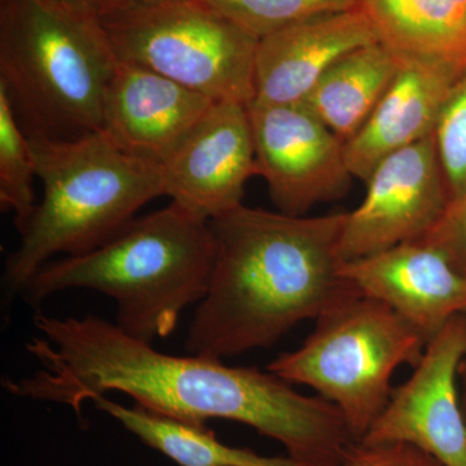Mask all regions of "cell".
<instances>
[{
    "instance_id": "10",
    "label": "cell",
    "mask_w": 466,
    "mask_h": 466,
    "mask_svg": "<svg viewBox=\"0 0 466 466\" xmlns=\"http://www.w3.org/2000/svg\"><path fill=\"white\" fill-rule=\"evenodd\" d=\"M465 355L462 314L428 343L413 375L392 390L388 406L360 441H404L443 466H466V420L458 389Z\"/></svg>"
},
{
    "instance_id": "25",
    "label": "cell",
    "mask_w": 466,
    "mask_h": 466,
    "mask_svg": "<svg viewBox=\"0 0 466 466\" xmlns=\"http://www.w3.org/2000/svg\"><path fill=\"white\" fill-rule=\"evenodd\" d=\"M459 376L461 377V392H460V400H461L462 412L466 420V355L460 366Z\"/></svg>"
},
{
    "instance_id": "13",
    "label": "cell",
    "mask_w": 466,
    "mask_h": 466,
    "mask_svg": "<svg viewBox=\"0 0 466 466\" xmlns=\"http://www.w3.org/2000/svg\"><path fill=\"white\" fill-rule=\"evenodd\" d=\"M214 101L119 60L106 91L103 131L116 147L164 167Z\"/></svg>"
},
{
    "instance_id": "24",
    "label": "cell",
    "mask_w": 466,
    "mask_h": 466,
    "mask_svg": "<svg viewBox=\"0 0 466 466\" xmlns=\"http://www.w3.org/2000/svg\"><path fill=\"white\" fill-rule=\"evenodd\" d=\"M66 2L101 18L106 15L112 14L116 9L124 7L128 3L134 2V0H66Z\"/></svg>"
},
{
    "instance_id": "7",
    "label": "cell",
    "mask_w": 466,
    "mask_h": 466,
    "mask_svg": "<svg viewBox=\"0 0 466 466\" xmlns=\"http://www.w3.org/2000/svg\"><path fill=\"white\" fill-rule=\"evenodd\" d=\"M100 20L119 60L214 103L253 100L259 39L205 0H134Z\"/></svg>"
},
{
    "instance_id": "16",
    "label": "cell",
    "mask_w": 466,
    "mask_h": 466,
    "mask_svg": "<svg viewBox=\"0 0 466 466\" xmlns=\"http://www.w3.org/2000/svg\"><path fill=\"white\" fill-rule=\"evenodd\" d=\"M379 43L403 61L466 73V0H360Z\"/></svg>"
},
{
    "instance_id": "6",
    "label": "cell",
    "mask_w": 466,
    "mask_h": 466,
    "mask_svg": "<svg viewBox=\"0 0 466 466\" xmlns=\"http://www.w3.org/2000/svg\"><path fill=\"white\" fill-rule=\"evenodd\" d=\"M426 346L394 309L360 296L319 318L302 346L284 352L267 370L333 403L360 441L390 400L395 370L404 364L415 368Z\"/></svg>"
},
{
    "instance_id": "8",
    "label": "cell",
    "mask_w": 466,
    "mask_h": 466,
    "mask_svg": "<svg viewBox=\"0 0 466 466\" xmlns=\"http://www.w3.org/2000/svg\"><path fill=\"white\" fill-rule=\"evenodd\" d=\"M366 183V198L348 213L339 238L342 262L421 240L450 204L434 134L383 159Z\"/></svg>"
},
{
    "instance_id": "14",
    "label": "cell",
    "mask_w": 466,
    "mask_h": 466,
    "mask_svg": "<svg viewBox=\"0 0 466 466\" xmlns=\"http://www.w3.org/2000/svg\"><path fill=\"white\" fill-rule=\"evenodd\" d=\"M379 43L360 7L294 24L259 39L254 60V97L268 106H294L343 56Z\"/></svg>"
},
{
    "instance_id": "3",
    "label": "cell",
    "mask_w": 466,
    "mask_h": 466,
    "mask_svg": "<svg viewBox=\"0 0 466 466\" xmlns=\"http://www.w3.org/2000/svg\"><path fill=\"white\" fill-rule=\"evenodd\" d=\"M214 259L210 220L171 201L161 210L135 218L90 253L51 260L20 297L36 309L60 291H99L115 300L119 329L152 343L170 336L184 309L204 299Z\"/></svg>"
},
{
    "instance_id": "12",
    "label": "cell",
    "mask_w": 466,
    "mask_h": 466,
    "mask_svg": "<svg viewBox=\"0 0 466 466\" xmlns=\"http://www.w3.org/2000/svg\"><path fill=\"white\" fill-rule=\"evenodd\" d=\"M341 274L361 296L394 309L426 343L453 318L466 314V276L421 241L343 262Z\"/></svg>"
},
{
    "instance_id": "22",
    "label": "cell",
    "mask_w": 466,
    "mask_h": 466,
    "mask_svg": "<svg viewBox=\"0 0 466 466\" xmlns=\"http://www.w3.org/2000/svg\"><path fill=\"white\" fill-rule=\"evenodd\" d=\"M339 466H443L433 456L404 441H355Z\"/></svg>"
},
{
    "instance_id": "17",
    "label": "cell",
    "mask_w": 466,
    "mask_h": 466,
    "mask_svg": "<svg viewBox=\"0 0 466 466\" xmlns=\"http://www.w3.org/2000/svg\"><path fill=\"white\" fill-rule=\"evenodd\" d=\"M400 69V58L381 43L350 52L303 101L343 143L363 127Z\"/></svg>"
},
{
    "instance_id": "2",
    "label": "cell",
    "mask_w": 466,
    "mask_h": 466,
    "mask_svg": "<svg viewBox=\"0 0 466 466\" xmlns=\"http://www.w3.org/2000/svg\"><path fill=\"white\" fill-rule=\"evenodd\" d=\"M346 217H294L240 205L211 219L216 259L187 351L223 360L269 348L302 321L360 297L341 274Z\"/></svg>"
},
{
    "instance_id": "18",
    "label": "cell",
    "mask_w": 466,
    "mask_h": 466,
    "mask_svg": "<svg viewBox=\"0 0 466 466\" xmlns=\"http://www.w3.org/2000/svg\"><path fill=\"white\" fill-rule=\"evenodd\" d=\"M150 449L179 466H303L285 456H263L254 451L227 446L208 426H195L158 415L135 404L125 407L106 395L92 400Z\"/></svg>"
},
{
    "instance_id": "4",
    "label": "cell",
    "mask_w": 466,
    "mask_h": 466,
    "mask_svg": "<svg viewBox=\"0 0 466 466\" xmlns=\"http://www.w3.org/2000/svg\"><path fill=\"white\" fill-rule=\"evenodd\" d=\"M29 144L43 195L5 260V303L55 256L103 247L144 205L167 196L164 167L125 152L103 130L70 140L29 137Z\"/></svg>"
},
{
    "instance_id": "15",
    "label": "cell",
    "mask_w": 466,
    "mask_h": 466,
    "mask_svg": "<svg viewBox=\"0 0 466 466\" xmlns=\"http://www.w3.org/2000/svg\"><path fill=\"white\" fill-rule=\"evenodd\" d=\"M461 76L403 61L394 81L363 127L345 143L352 177L367 182L389 156L434 134L441 110Z\"/></svg>"
},
{
    "instance_id": "21",
    "label": "cell",
    "mask_w": 466,
    "mask_h": 466,
    "mask_svg": "<svg viewBox=\"0 0 466 466\" xmlns=\"http://www.w3.org/2000/svg\"><path fill=\"white\" fill-rule=\"evenodd\" d=\"M434 140L451 202L466 192V73L441 110Z\"/></svg>"
},
{
    "instance_id": "5",
    "label": "cell",
    "mask_w": 466,
    "mask_h": 466,
    "mask_svg": "<svg viewBox=\"0 0 466 466\" xmlns=\"http://www.w3.org/2000/svg\"><path fill=\"white\" fill-rule=\"evenodd\" d=\"M118 63L99 17L66 0H2L0 88L27 137L103 130Z\"/></svg>"
},
{
    "instance_id": "11",
    "label": "cell",
    "mask_w": 466,
    "mask_h": 466,
    "mask_svg": "<svg viewBox=\"0 0 466 466\" xmlns=\"http://www.w3.org/2000/svg\"><path fill=\"white\" fill-rule=\"evenodd\" d=\"M167 196L202 219L242 205L258 175L248 104L214 103L164 165Z\"/></svg>"
},
{
    "instance_id": "20",
    "label": "cell",
    "mask_w": 466,
    "mask_h": 466,
    "mask_svg": "<svg viewBox=\"0 0 466 466\" xmlns=\"http://www.w3.org/2000/svg\"><path fill=\"white\" fill-rule=\"evenodd\" d=\"M211 7L262 39L294 24L359 7L360 0H205Z\"/></svg>"
},
{
    "instance_id": "9",
    "label": "cell",
    "mask_w": 466,
    "mask_h": 466,
    "mask_svg": "<svg viewBox=\"0 0 466 466\" xmlns=\"http://www.w3.org/2000/svg\"><path fill=\"white\" fill-rule=\"evenodd\" d=\"M257 167L280 213L302 217L349 191L345 143L303 104L248 103Z\"/></svg>"
},
{
    "instance_id": "19",
    "label": "cell",
    "mask_w": 466,
    "mask_h": 466,
    "mask_svg": "<svg viewBox=\"0 0 466 466\" xmlns=\"http://www.w3.org/2000/svg\"><path fill=\"white\" fill-rule=\"evenodd\" d=\"M35 177L29 137L18 125L7 94L0 88V207L14 213L17 231L38 202L33 188Z\"/></svg>"
},
{
    "instance_id": "23",
    "label": "cell",
    "mask_w": 466,
    "mask_h": 466,
    "mask_svg": "<svg viewBox=\"0 0 466 466\" xmlns=\"http://www.w3.org/2000/svg\"><path fill=\"white\" fill-rule=\"evenodd\" d=\"M419 241L441 251L466 276V192L450 202L437 225Z\"/></svg>"
},
{
    "instance_id": "1",
    "label": "cell",
    "mask_w": 466,
    "mask_h": 466,
    "mask_svg": "<svg viewBox=\"0 0 466 466\" xmlns=\"http://www.w3.org/2000/svg\"><path fill=\"white\" fill-rule=\"evenodd\" d=\"M33 323L41 336L26 343V351L41 368L3 381L15 397L63 404L82 419L85 401L122 392L137 406L186 424L219 419L250 426L303 466H339L357 441L333 403L299 394L268 370L165 354L94 315L36 312Z\"/></svg>"
}]
</instances>
